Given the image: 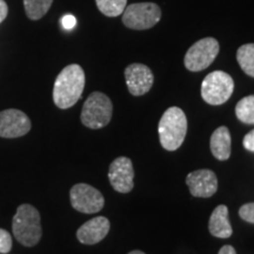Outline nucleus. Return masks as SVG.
Masks as SVG:
<instances>
[{"instance_id":"f257e3e1","label":"nucleus","mask_w":254,"mask_h":254,"mask_svg":"<svg viewBox=\"0 0 254 254\" xmlns=\"http://www.w3.org/2000/svg\"><path fill=\"white\" fill-rule=\"evenodd\" d=\"M85 88V72L77 64L66 66L59 73L53 87V101L62 110L72 107L80 99Z\"/></svg>"},{"instance_id":"20e7f679","label":"nucleus","mask_w":254,"mask_h":254,"mask_svg":"<svg viewBox=\"0 0 254 254\" xmlns=\"http://www.w3.org/2000/svg\"><path fill=\"white\" fill-rule=\"evenodd\" d=\"M113 113L112 101L101 92H93L88 95L81 110V123L88 128H103L111 122Z\"/></svg>"},{"instance_id":"a878e982","label":"nucleus","mask_w":254,"mask_h":254,"mask_svg":"<svg viewBox=\"0 0 254 254\" xmlns=\"http://www.w3.org/2000/svg\"><path fill=\"white\" fill-rule=\"evenodd\" d=\"M128 254H145V253L141 252V251H132V252H129Z\"/></svg>"},{"instance_id":"6ab92c4d","label":"nucleus","mask_w":254,"mask_h":254,"mask_svg":"<svg viewBox=\"0 0 254 254\" xmlns=\"http://www.w3.org/2000/svg\"><path fill=\"white\" fill-rule=\"evenodd\" d=\"M97 7L106 17H119L126 8L127 0H95Z\"/></svg>"},{"instance_id":"9b49d317","label":"nucleus","mask_w":254,"mask_h":254,"mask_svg":"<svg viewBox=\"0 0 254 254\" xmlns=\"http://www.w3.org/2000/svg\"><path fill=\"white\" fill-rule=\"evenodd\" d=\"M125 79L129 93L140 97L153 86L154 77L151 68L144 64H131L125 69Z\"/></svg>"},{"instance_id":"5701e85b","label":"nucleus","mask_w":254,"mask_h":254,"mask_svg":"<svg viewBox=\"0 0 254 254\" xmlns=\"http://www.w3.org/2000/svg\"><path fill=\"white\" fill-rule=\"evenodd\" d=\"M243 144H244V147H245L247 151L254 152V129L253 131H251L250 133H247L245 135Z\"/></svg>"},{"instance_id":"dca6fc26","label":"nucleus","mask_w":254,"mask_h":254,"mask_svg":"<svg viewBox=\"0 0 254 254\" xmlns=\"http://www.w3.org/2000/svg\"><path fill=\"white\" fill-rule=\"evenodd\" d=\"M237 60L241 69L254 78V44H245L237 51Z\"/></svg>"},{"instance_id":"ddd939ff","label":"nucleus","mask_w":254,"mask_h":254,"mask_svg":"<svg viewBox=\"0 0 254 254\" xmlns=\"http://www.w3.org/2000/svg\"><path fill=\"white\" fill-rule=\"evenodd\" d=\"M110 221L105 217H97L85 222L77 232V238L85 245L100 243L110 232Z\"/></svg>"},{"instance_id":"9d476101","label":"nucleus","mask_w":254,"mask_h":254,"mask_svg":"<svg viewBox=\"0 0 254 254\" xmlns=\"http://www.w3.org/2000/svg\"><path fill=\"white\" fill-rule=\"evenodd\" d=\"M31 129V120L23 111L15 109L0 112V136L19 138L27 134Z\"/></svg>"},{"instance_id":"f3484780","label":"nucleus","mask_w":254,"mask_h":254,"mask_svg":"<svg viewBox=\"0 0 254 254\" xmlns=\"http://www.w3.org/2000/svg\"><path fill=\"white\" fill-rule=\"evenodd\" d=\"M53 0H24L25 12L31 20H39L52 6Z\"/></svg>"},{"instance_id":"4468645a","label":"nucleus","mask_w":254,"mask_h":254,"mask_svg":"<svg viewBox=\"0 0 254 254\" xmlns=\"http://www.w3.org/2000/svg\"><path fill=\"white\" fill-rule=\"evenodd\" d=\"M209 233L213 237L220 239H227L232 236V230L230 217H228V208L225 205H219L212 213L208 221Z\"/></svg>"},{"instance_id":"6e6552de","label":"nucleus","mask_w":254,"mask_h":254,"mask_svg":"<svg viewBox=\"0 0 254 254\" xmlns=\"http://www.w3.org/2000/svg\"><path fill=\"white\" fill-rule=\"evenodd\" d=\"M72 207L78 212L86 214L98 213L105 205V199L101 193L87 184H77L69 192Z\"/></svg>"},{"instance_id":"39448f33","label":"nucleus","mask_w":254,"mask_h":254,"mask_svg":"<svg viewBox=\"0 0 254 254\" xmlns=\"http://www.w3.org/2000/svg\"><path fill=\"white\" fill-rule=\"evenodd\" d=\"M161 19V8L154 2H136L126 6L123 12V24L135 31L148 30Z\"/></svg>"},{"instance_id":"412c9836","label":"nucleus","mask_w":254,"mask_h":254,"mask_svg":"<svg viewBox=\"0 0 254 254\" xmlns=\"http://www.w3.org/2000/svg\"><path fill=\"white\" fill-rule=\"evenodd\" d=\"M239 215L243 220L254 224V202L243 205L239 209Z\"/></svg>"},{"instance_id":"a211bd4d","label":"nucleus","mask_w":254,"mask_h":254,"mask_svg":"<svg viewBox=\"0 0 254 254\" xmlns=\"http://www.w3.org/2000/svg\"><path fill=\"white\" fill-rule=\"evenodd\" d=\"M237 118L247 125H254V95L243 98L236 106Z\"/></svg>"},{"instance_id":"b1692460","label":"nucleus","mask_w":254,"mask_h":254,"mask_svg":"<svg viewBox=\"0 0 254 254\" xmlns=\"http://www.w3.org/2000/svg\"><path fill=\"white\" fill-rule=\"evenodd\" d=\"M8 13V6L5 2V0H0V23L5 20Z\"/></svg>"},{"instance_id":"7ed1b4c3","label":"nucleus","mask_w":254,"mask_h":254,"mask_svg":"<svg viewBox=\"0 0 254 254\" xmlns=\"http://www.w3.org/2000/svg\"><path fill=\"white\" fill-rule=\"evenodd\" d=\"M13 234L21 245L33 247L41 238L40 214L34 206L24 204L19 206L12 221Z\"/></svg>"},{"instance_id":"aec40b11","label":"nucleus","mask_w":254,"mask_h":254,"mask_svg":"<svg viewBox=\"0 0 254 254\" xmlns=\"http://www.w3.org/2000/svg\"><path fill=\"white\" fill-rule=\"evenodd\" d=\"M12 249V237L7 231L0 228V253L6 254Z\"/></svg>"},{"instance_id":"393cba45","label":"nucleus","mask_w":254,"mask_h":254,"mask_svg":"<svg viewBox=\"0 0 254 254\" xmlns=\"http://www.w3.org/2000/svg\"><path fill=\"white\" fill-rule=\"evenodd\" d=\"M218 254H237V252H236V250H234L233 246L225 245L221 247V250L219 251Z\"/></svg>"},{"instance_id":"1a4fd4ad","label":"nucleus","mask_w":254,"mask_h":254,"mask_svg":"<svg viewBox=\"0 0 254 254\" xmlns=\"http://www.w3.org/2000/svg\"><path fill=\"white\" fill-rule=\"evenodd\" d=\"M109 179L117 192H131L134 186V170L131 159L119 157L113 160L109 170Z\"/></svg>"},{"instance_id":"0eeeda50","label":"nucleus","mask_w":254,"mask_h":254,"mask_svg":"<svg viewBox=\"0 0 254 254\" xmlns=\"http://www.w3.org/2000/svg\"><path fill=\"white\" fill-rule=\"evenodd\" d=\"M220 46L217 39L208 37L193 44L186 52L184 64L190 72L204 71L214 62L219 55Z\"/></svg>"},{"instance_id":"2eb2a0df","label":"nucleus","mask_w":254,"mask_h":254,"mask_svg":"<svg viewBox=\"0 0 254 254\" xmlns=\"http://www.w3.org/2000/svg\"><path fill=\"white\" fill-rule=\"evenodd\" d=\"M211 151L218 160L225 161L231 157V133L226 126H220L211 136Z\"/></svg>"},{"instance_id":"f03ea898","label":"nucleus","mask_w":254,"mask_h":254,"mask_svg":"<svg viewBox=\"0 0 254 254\" xmlns=\"http://www.w3.org/2000/svg\"><path fill=\"white\" fill-rule=\"evenodd\" d=\"M159 139L165 150L176 151L182 146L187 133V118L179 107H170L163 114L158 126Z\"/></svg>"},{"instance_id":"f8f14e48","label":"nucleus","mask_w":254,"mask_h":254,"mask_svg":"<svg viewBox=\"0 0 254 254\" xmlns=\"http://www.w3.org/2000/svg\"><path fill=\"white\" fill-rule=\"evenodd\" d=\"M190 194L198 198H209L217 192L218 179L213 171L198 170L190 172L186 178Z\"/></svg>"},{"instance_id":"4be33fe9","label":"nucleus","mask_w":254,"mask_h":254,"mask_svg":"<svg viewBox=\"0 0 254 254\" xmlns=\"http://www.w3.org/2000/svg\"><path fill=\"white\" fill-rule=\"evenodd\" d=\"M62 24H63V27L65 28V30H72V28L77 25V19H75L71 14H66V15H64L62 19Z\"/></svg>"},{"instance_id":"423d86ee","label":"nucleus","mask_w":254,"mask_h":254,"mask_svg":"<svg viewBox=\"0 0 254 254\" xmlns=\"http://www.w3.org/2000/svg\"><path fill=\"white\" fill-rule=\"evenodd\" d=\"M234 91V81L224 71H214L207 74L201 84V97L213 106L225 104Z\"/></svg>"}]
</instances>
